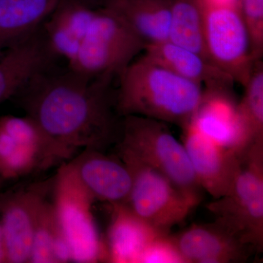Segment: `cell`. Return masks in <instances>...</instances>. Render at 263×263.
Instances as JSON below:
<instances>
[{"mask_svg": "<svg viewBox=\"0 0 263 263\" xmlns=\"http://www.w3.org/2000/svg\"><path fill=\"white\" fill-rule=\"evenodd\" d=\"M116 78L89 79L53 66L13 98L70 161L79 149L105 152L117 143L122 117L117 108Z\"/></svg>", "mask_w": 263, "mask_h": 263, "instance_id": "obj_1", "label": "cell"}, {"mask_svg": "<svg viewBox=\"0 0 263 263\" xmlns=\"http://www.w3.org/2000/svg\"><path fill=\"white\" fill-rule=\"evenodd\" d=\"M117 108L121 117L139 116L187 127L204 88L147 57L133 60L117 76Z\"/></svg>", "mask_w": 263, "mask_h": 263, "instance_id": "obj_2", "label": "cell"}, {"mask_svg": "<svg viewBox=\"0 0 263 263\" xmlns=\"http://www.w3.org/2000/svg\"><path fill=\"white\" fill-rule=\"evenodd\" d=\"M117 152H125L158 171L196 206L203 190L199 184L183 143L167 124L139 116L122 117Z\"/></svg>", "mask_w": 263, "mask_h": 263, "instance_id": "obj_3", "label": "cell"}, {"mask_svg": "<svg viewBox=\"0 0 263 263\" xmlns=\"http://www.w3.org/2000/svg\"><path fill=\"white\" fill-rule=\"evenodd\" d=\"M215 220L252 249H263V140L240 154L229 189L207 205Z\"/></svg>", "mask_w": 263, "mask_h": 263, "instance_id": "obj_4", "label": "cell"}, {"mask_svg": "<svg viewBox=\"0 0 263 263\" xmlns=\"http://www.w3.org/2000/svg\"><path fill=\"white\" fill-rule=\"evenodd\" d=\"M145 46L120 18L102 7L67 67L89 79L107 74L118 76Z\"/></svg>", "mask_w": 263, "mask_h": 263, "instance_id": "obj_5", "label": "cell"}, {"mask_svg": "<svg viewBox=\"0 0 263 263\" xmlns=\"http://www.w3.org/2000/svg\"><path fill=\"white\" fill-rule=\"evenodd\" d=\"M53 205L62 235L69 246L72 262H108L104 243L94 216V201L75 176L62 164L55 176Z\"/></svg>", "mask_w": 263, "mask_h": 263, "instance_id": "obj_6", "label": "cell"}, {"mask_svg": "<svg viewBox=\"0 0 263 263\" xmlns=\"http://www.w3.org/2000/svg\"><path fill=\"white\" fill-rule=\"evenodd\" d=\"M132 176L125 205L135 215L164 234L185 220L196 208L165 176L136 157L117 152Z\"/></svg>", "mask_w": 263, "mask_h": 263, "instance_id": "obj_7", "label": "cell"}, {"mask_svg": "<svg viewBox=\"0 0 263 263\" xmlns=\"http://www.w3.org/2000/svg\"><path fill=\"white\" fill-rule=\"evenodd\" d=\"M67 161L29 116L0 117V174L5 181L44 172Z\"/></svg>", "mask_w": 263, "mask_h": 263, "instance_id": "obj_8", "label": "cell"}, {"mask_svg": "<svg viewBox=\"0 0 263 263\" xmlns=\"http://www.w3.org/2000/svg\"><path fill=\"white\" fill-rule=\"evenodd\" d=\"M205 47L209 60L245 86L253 68L249 32L238 5L201 0Z\"/></svg>", "mask_w": 263, "mask_h": 263, "instance_id": "obj_9", "label": "cell"}, {"mask_svg": "<svg viewBox=\"0 0 263 263\" xmlns=\"http://www.w3.org/2000/svg\"><path fill=\"white\" fill-rule=\"evenodd\" d=\"M55 176L0 193V223L6 263L29 262L38 214L51 195Z\"/></svg>", "mask_w": 263, "mask_h": 263, "instance_id": "obj_10", "label": "cell"}, {"mask_svg": "<svg viewBox=\"0 0 263 263\" xmlns=\"http://www.w3.org/2000/svg\"><path fill=\"white\" fill-rule=\"evenodd\" d=\"M65 165L94 200L110 205L127 201L132 176L119 157L106 155L101 151L84 149Z\"/></svg>", "mask_w": 263, "mask_h": 263, "instance_id": "obj_11", "label": "cell"}, {"mask_svg": "<svg viewBox=\"0 0 263 263\" xmlns=\"http://www.w3.org/2000/svg\"><path fill=\"white\" fill-rule=\"evenodd\" d=\"M185 263H241L251 247L219 221L195 224L170 235Z\"/></svg>", "mask_w": 263, "mask_h": 263, "instance_id": "obj_12", "label": "cell"}, {"mask_svg": "<svg viewBox=\"0 0 263 263\" xmlns=\"http://www.w3.org/2000/svg\"><path fill=\"white\" fill-rule=\"evenodd\" d=\"M190 125L233 152H241L252 142L232 90L204 89Z\"/></svg>", "mask_w": 263, "mask_h": 263, "instance_id": "obj_13", "label": "cell"}, {"mask_svg": "<svg viewBox=\"0 0 263 263\" xmlns=\"http://www.w3.org/2000/svg\"><path fill=\"white\" fill-rule=\"evenodd\" d=\"M183 132V144L199 184L214 200L222 197L233 179L241 152L217 144L193 126Z\"/></svg>", "mask_w": 263, "mask_h": 263, "instance_id": "obj_14", "label": "cell"}, {"mask_svg": "<svg viewBox=\"0 0 263 263\" xmlns=\"http://www.w3.org/2000/svg\"><path fill=\"white\" fill-rule=\"evenodd\" d=\"M57 58L42 27L3 52L0 54V103L13 98L34 76L53 67Z\"/></svg>", "mask_w": 263, "mask_h": 263, "instance_id": "obj_15", "label": "cell"}, {"mask_svg": "<svg viewBox=\"0 0 263 263\" xmlns=\"http://www.w3.org/2000/svg\"><path fill=\"white\" fill-rule=\"evenodd\" d=\"M98 9L82 0H60L43 24L50 48L57 57L72 61Z\"/></svg>", "mask_w": 263, "mask_h": 263, "instance_id": "obj_16", "label": "cell"}, {"mask_svg": "<svg viewBox=\"0 0 263 263\" xmlns=\"http://www.w3.org/2000/svg\"><path fill=\"white\" fill-rule=\"evenodd\" d=\"M144 54L204 89L232 90L235 81L205 58L170 41L146 45Z\"/></svg>", "mask_w": 263, "mask_h": 263, "instance_id": "obj_17", "label": "cell"}, {"mask_svg": "<svg viewBox=\"0 0 263 263\" xmlns=\"http://www.w3.org/2000/svg\"><path fill=\"white\" fill-rule=\"evenodd\" d=\"M113 208L107 249L108 262H138L147 247L164 234L135 215L125 204Z\"/></svg>", "mask_w": 263, "mask_h": 263, "instance_id": "obj_18", "label": "cell"}, {"mask_svg": "<svg viewBox=\"0 0 263 263\" xmlns=\"http://www.w3.org/2000/svg\"><path fill=\"white\" fill-rule=\"evenodd\" d=\"M103 7L120 18L145 44L168 41L171 0H108Z\"/></svg>", "mask_w": 263, "mask_h": 263, "instance_id": "obj_19", "label": "cell"}, {"mask_svg": "<svg viewBox=\"0 0 263 263\" xmlns=\"http://www.w3.org/2000/svg\"><path fill=\"white\" fill-rule=\"evenodd\" d=\"M60 0H0V54L42 27Z\"/></svg>", "mask_w": 263, "mask_h": 263, "instance_id": "obj_20", "label": "cell"}, {"mask_svg": "<svg viewBox=\"0 0 263 263\" xmlns=\"http://www.w3.org/2000/svg\"><path fill=\"white\" fill-rule=\"evenodd\" d=\"M168 41L211 62L205 47L201 0H171Z\"/></svg>", "mask_w": 263, "mask_h": 263, "instance_id": "obj_21", "label": "cell"}, {"mask_svg": "<svg viewBox=\"0 0 263 263\" xmlns=\"http://www.w3.org/2000/svg\"><path fill=\"white\" fill-rule=\"evenodd\" d=\"M72 262L69 246L62 235L53 202L47 200L38 214L29 262Z\"/></svg>", "mask_w": 263, "mask_h": 263, "instance_id": "obj_22", "label": "cell"}, {"mask_svg": "<svg viewBox=\"0 0 263 263\" xmlns=\"http://www.w3.org/2000/svg\"><path fill=\"white\" fill-rule=\"evenodd\" d=\"M238 110L251 141L263 140V62H254Z\"/></svg>", "mask_w": 263, "mask_h": 263, "instance_id": "obj_23", "label": "cell"}, {"mask_svg": "<svg viewBox=\"0 0 263 263\" xmlns=\"http://www.w3.org/2000/svg\"><path fill=\"white\" fill-rule=\"evenodd\" d=\"M238 7L250 37L254 60H262L263 0H238Z\"/></svg>", "mask_w": 263, "mask_h": 263, "instance_id": "obj_24", "label": "cell"}, {"mask_svg": "<svg viewBox=\"0 0 263 263\" xmlns=\"http://www.w3.org/2000/svg\"><path fill=\"white\" fill-rule=\"evenodd\" d=\"M138 262L185 263L170 235H160L148 245Z\"/></svg>", "mask_w": 263, "mask_h": 263, "instance_id": "obj_25", "label": "cell"}, {"mask_svg": "<svg viewBox=\"0 0 263 263\" xmlns=\"http://www.w3.org/2000/svg\"><path fill=\"white\" fill-rule=\"evenodd\" d=\"M0 263H6L4 240H3V231H2L1 223H0Z\"/></svg>", "mask_w": 263, "mask_h": 263, "instance_id": "obj_26", "label": "cell"}, {"mask_svg": "<svg viewBox=\"0 0 263 263\" xmlns=\"http://www.w3.org/2000/svg\"><path fill=\"white\" fill-rule=\"evenodd\" d=\"M82 1L86 2V3H89L91 4L92 2H102V3H104L105 2L108 1V0H82Z\"/></svg>", "mask_w": 263, "mask_h": 263, "instance_id": "obj_27", "label": "cell"}, {"mask_svg": "<svg viewBox=\"0 0 263 263\" xmlns=\"http://www.w3.org/2000/svg\"><path fill=\"white\" fill-rule=\"evenodd\" d=\"M5 182H6V181L3 179V176H2L1 174H0V189L3 187V185L5 184Z\"/></svg>", "mask_w": 263, "mask_h": 263, "instance_id": "obj_28", "label": "cell"}]
</instances>
